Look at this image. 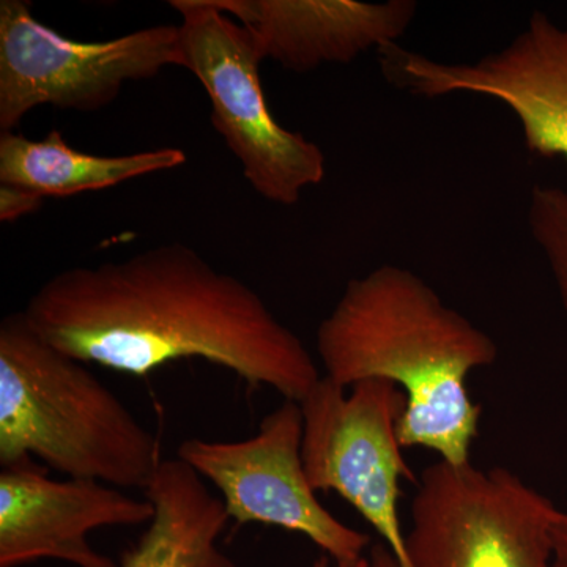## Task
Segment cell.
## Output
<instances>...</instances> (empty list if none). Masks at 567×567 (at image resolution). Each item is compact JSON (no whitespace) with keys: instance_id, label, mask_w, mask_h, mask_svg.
I'll return each instance as SVG.
<instances>
[{"instance_id":"1","label":"cell","mask_w":567,"mask_h":567,"mask_svg":"<svg viewBox=\"0 0 567 567\" xmlns=\"http://www.w3.org/2000/svg\"><path fill=\"white\" fill-rule=\"evenodd\" d=\"M22 311L55 349L123 374L199 358L298 404L322 379L303 341L262 297L188 245L66 268Z\"/></svg>"},{"instance_id":"2","label":"cell","mask_w":567,"mask_h":567,"mask_svg":"<svg viewBox=\"0 0 567 567\" xmlns=\"http://www.w3.org/2000/svg\"><path fill=\"white\" fill-rule=\"evenodd\" d=\"M317 354L324 377L338 385L380 379L404 391L402 447L468 464L483 410L466 379L494 364L498 347L420 276L383 265L352 279L319 324Z\"/></svg>"},{"instance_id":"3","label":"cell","mask_w":567,"mask_h":567,"mask_svg":"<svg viewBox=\"0 0 567 567\" xmlns=\"http://www.w3.org/2000/svg\"><path fill=\"white\" fill-rule=\"evenodd\" d=\"M32 456L73 480L142 491L163 461L122 399L18 311L0 322V464Z\"/></svg>"},{"instance_id":"4","label":"cell","mask_w":567,"mask_h":567,"mask_svg":"<svg viewBox=\"0 0 567 567\" xmlns=\"http://www.w3.org/2000/svg\"><path fill=\"white\" fill-rule=\"evenodd\" d=\"M182 18L183 69L212 103V123L241 164L246 182L268 203L295 205L327 175L322 148L279 125L265 100L256 40L208 0H171Z\"/></svg>"},{"instance_id":"5","label":"cell","mask_w":567,"mask_h":567,"mask_svg":"<svg viewBox=\"0 0 567 567\" xmlns=\"http://www.w3.org/2000/svg\"><path fill=\"white\" fill-rule=\"evenodd\" d=\"M183 66L181 25H152L104 41L66 39L24 0L0 2V133L40 106L95 112L128 82Z\"/></svg>"},{"instance_id":"6","label":"cell","mask_w":567,"mask_h":567,"mask_svg":"<svg viewBox=\"0 0 567 567\" xmlns=\"http://www.w3.org/2000/svg\"><path fill=\"white\" fill-rule=\"evenodd\" d=\"M558 507L506 468L427 466L405 533L410 567H554Z\"/></svg>"},{"instance_id":"7","label":"cell","mask_w":567,"mask_h":567,"mask_svg":"<svg viewBox=\"0 0 567 567\" xmlns=\"http://www.w3.org/2000/svg\"><path fill=\"white\" fill-rule=\"evenodd\" d=\"M301 456L312 491L338 492L410 567L399 518L402 481H415L399 442L405 394L388 380L344 388L322 375L300 402Z\"/></svg>"},{"instance_id":"8","label":"cell","mask_w":567,"mask_h":567,"mask_svg":"<svg viewBox=\"0 0 567 567\" xmlns=\"http://www.w3.org/2000/svg\"><path fill=\"white\" fill-rule=\"evenodd\" d=\"M301 445V405L284 401L264 417L256 435L241 442L188 439L177 457L218 488L230 520L300 533L334 565H357L368 555L371 537L347 527L319 502L306 476Z\"/></svg>"},{"instance_id":"9","label":"cell","mask_w":567,"mask_h":567,"mask_svg":"<svg viewBox=\"0 0 567 567\" xmlns=\"http://www.w3.org/2000/svg\"><path fill=\"white\" fill-rule=\"evenodd\" d=\"M388 80L412 95L473 93L514 112L529 152L567 159V28L536 11L507 47L475 63H443L399 48H383Z\"/></svg>"},{"instance_id":"10","label":"cell","mask_w":567,"mask_h":567,"mask_svg":"<svg viewBox=\"0 0 567 567\" xmlns=\"http://www.w3.org/2000/svg\"><path fill=\"white\" fill-rule=\"evenodd\" d=\"M147 498L92 480H51L35 466L0 473V567L61 559L76 567H121L89 544L93 529L152 520Z\"/></svg>"},{"instance_id":"11","label":"cell","mask_w":567,"mask_h":567,"mask_svg":"<svg viewBox=\"0 0 567 567\" xmlns=\"http://www.w3.org/2000/svg\"><path fill=\"white\" fill-rule=\"evenodd\" d=\"M240 22L265 59L305 73L349 63L364 52L398 44L415 20L416 3L391 0H208Z\"/></svg>"},{"instance_id":"12","label":"cell","mask_w":567,"mask_h":567,"mask_svg":"<svg viewBox=\"0 0 567 567\" xmlns=\"http://www.w3.org/2000/svg\"><path fill=\"white\" fill-rule=\"evenodd\" d=\"M144 492L155 514L118 566L237 567L216 544L229 514L196 470L182 458H163Z\"/></svg>"},{"instance_id":"13","label":"cell","mask_w":567,"mask_h":567,"mask_svg":"<svg viewBox=\"0 0 567 567\" xmlns=\"http://www.w3.org/2000/svg\"><path fill=\"white\" fill-rule=\"evenodd\" d=\"M185 163L186 153L177 147L102 156L71 147L59 130L40 141L0 133V183L22 186L44 199L100 192Z\"/></svg>"},{"instance_id":"14","label":"cell","mask_w":567,"mask_h":567,"mask_svg":"<svg viewBox=\"0 0 567 567\" xmlns=\"http://www.w3.org/2000/svg\"><path fill=\"white\" fill-rule=\"evenodd\" d=\"M528 223L533 238L550 267L567 315V189L536 186Z\"/></svg>"},{"instance_id":"15","label":"cell","mask_w":567,"mask_h":567,"mask_svg":"<svg viewBox=\"0 0 567 567\" xmlns=\"http://www.w3.org/2000/svg\"><path fill=\"white\" fill-rule=\"evenodd\" d=\"M44 197L22 186L0 183V221L14 223L17 219L39 212Z\"/></svg>"},{"instance_id":"16","label":"cell","mask_w":567,"mask_h":567,"mask_svg":"<svg viewBox=\"0 0 567 567\" xmlns=\"http://www.w3.org/2000/svg\"><path fill=\"white\" fill-rule=\"evenodd\" d=\"M554 567H567V513L558 511L554 528Z\"/></svg>"},{"instance_id":"17","label":"cell","mask_w":567,"mask_h":567,"mask_svg":"<svg viewBox=\"0 0 567 567\" xmlns=\"http://www.w3.org/2000/svg\"><path fill=\"white\" fill-rule=\"evenodd\" d=\"M364 567H401V565L385 544L377 543L369 548Z\"/></svg>"},{"instance_id":"18","label":"cell","mask_w":567,"mask_h":567,"mask_svg":"<svg viewBox=\"0 0 567 567\" xmlns=\"http://www.w3.org/2000/svg\"><path fill=\"white\" fill-rule=\"evenodd\" d=\"M364 566H365V557L363 559H361L360 563H357V565L339 566V565H333V563H331L330 557H327V555H322V557L317 559V561L315 563V566H312V567H364Z\"/></svg>"}]
</instances>
